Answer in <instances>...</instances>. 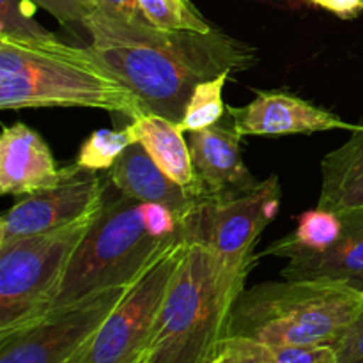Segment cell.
<instances>
[{
  "label": "cell",
  "mask_w": 363,
  "mask_h": 363,
  "mask_svg": "<svg viewBox=\"0 0 363 363\" xmlns=\"http://www.w3.org/2000/svg\"><path fill=\"white\" fill-rule=\"evenodd\" d=\"M106 184L94 170L62 167V177L50 188L23 195L0 220V243L53 233L91 218L105 202Z\"/></svg>",
  "instance_id": "30bf717a"
},
{
  "label": "cell",
  "mask_w": 363,
  "mask_h": 363,
  "mask_svg": "<svg viewBox=\"0 0 363 363\" xmlns=\"http://www.w3.org/2000/svg\"><path fill=\"white\" fill-rule=\"evenodd\" d=\"M344 229L339 241L323 254H294L287 259L282 279L332 280L363 286V211L340 215Z\"/></svg>",
  "instance_id": "9a60e30c"
},
{
  "label": "cell",
  "mask_w": 363,
  "mask_h": 363,
  "mask_svg": "<svg viewBox=\"0 0 363 363\" xmlns=\"http://www.w3.org/2000/svg\"><path fill=\"white\" fill-rule=\"evenodd\" d=\"M211 363H273L268 346L245 337H227Z\"/></svg>",
  "instance_id": "603a6c76"
},
{
  "label": "cell",
  "mask_w": 363,
  "mask_h": 363,
  "mask_svg": "<svg viewBox=\"0 0 363 363\" xmlns=\"http://www.w3.org/2000/svg\"><path fill=\"white\" fill-rule=\"evenodd\" d=\"M62 177V167L45 138L16 123L6 126L0 137V191L2 195H28L57 184Z\"/></svg>",
  "instance_id": "4fadbf2b"
},
{
  "label": "cell",
  "mask_w": 363,
  "mask_h": 363,
  "mask_svg": "<svg viewBox=\"0 0 363 363\" xmlns=\"http://www.w3.org/2000/svg\"><path fill=\"white\" fill-rule=\"evenodd\" d=\"M133 130L131 126L123 130H98L82 144L77 156V165L82 169L94 170H110L113 163L121 158L124 151L135 144Z\"/></svg>",
  "instance_id": "ffe728a7"
},
{
  "label": "cell",
  "mask_w": 363,
  "mask_h": 363,
  "mask_svg": "<svg viewBox=\"0 0 363 363\" xmlns=\"http://www.w3.org/2000/svg\"><path fill=\"white\" fill-rule=\"evenodd\" d=\"M179 236L156 240L145 230L140 201L121 191H105V202L78 243L46 314L103 291L130 286Z\"/></svg>",
  "instance_id": "5b68a950"
},
{
  "label": "cell",
  "mask_w": 363,
  "mask_h": 363,
  "mask_svg": "<svg viewBox=\"0 0 363 363\" xmlns=\"http://www.w3.org/2000/svg\"><path fill=\"white\" fill-rule=\"evenodd\" d=\"M43 7L55 14L60 21H84L98 7V0H38Z\"/></svg>",
  "instance_id": "484cf974"
},
{
  "label": "cell",
  "mask_w": 363,
  "mask_h": 363,
  "mask_svg": "<svg viewBox=\"0 0 363 363\" xmlns=\"http://www.w3.org/2000/svg\"><path fill=\"white\" fill-rule=\"evenodd\" d=\"M135 138L149 152L156 165L181 186L195 190V170L191 160L190 142L184 138L179 124L156 113H140L131 119Z\"/></svg>",
  "instance_id": "e0dca14e"
},
{
  "label": "cell",
  "mask_w": 363,
  "mask_h": 363,
  "mask_svg": "<svg viewBox=\"0 0 363 363\" xmlns=\"http://www.w3.org/2000/svg\"><path fill=\"white\" fill-rule=\"evenodd\" d=\"M106 179L121 194L140 202L165 204L179 216L197 201L194 190L177 184L156 165L140 142L131 144L112 169L106 170Z\"/></svg>",
  "instance_id": "5bb4252c"
},
{
  "label": "cell",
  "mask_w": 363,
  "mask_h": 363,
  "mask_svg": "<svg viewBox=\"0 0 363 363\" xmlns=\"http://www.w3.org/2000/svg\"><path fill=\"white\" fill-rule=\"evenodd\" d=\"M96 215L53 233L0 243V335L46 314Z\"/></svg>",
  "instance_id": "8992f818"
},
{
  "label": "cell",
  "mask_w": 363,
  "mask_h": 363,
  "mask_svg": "<svg viewBox=\"0 0 363 363\" xmlns=\"http://www.w3.org/2000/svg\"><path fill=\"white\" fill-rule=\"evenodd\" d=\"M362 289H363V286H362Z\"/></svg>",
  "instance_id": "f1b7e54d"
},
{
  "label": "cell",
  "mask_w": 363,
  "mask_h": 363,
  "mask_svg": "<svg viewBox=\"0 0 363 363\" xmlns=\"http://www.w3.org/2000/svg\"><path fill=\"white\" fill-rule=\"evenodd\" d=\"M229 77L230 73H222L213 80L201 82L194 89L186 110H184L183 121L179 123V128L184 133L206 130V128L215 126L223 119V113L227 108L222 94Z\"/></svg>",
  "instance_id": "d6986e66"
},
{
  "label": "cell",
  "mask_w": 363,
  "mask_h": 363,
  "mask_svg": "<svg viewBox=\"0 0 363 363\" xmlns=\"http://www.w3.org/2000/svg\"><path fill=\"white\" fill-rule=\"evenodd\" d=\"M227 116L241 137L248 135H294L315 133V131L350 130L357 124H350L335 113L282 91L257 92L254 101L248 105L229 106Z\"/></svg>",
  "instance_id": "8fae6325"
},
{
  "label": "cell",
  "mask_w": 363,
  "mask_h": 363,
  "mask_svg": "<svg viewBox=\"0 0 363 363\" xmlns=\"http://www.w3.org/2000/svg\"><path fill=\"white\" fill-rule=\"evenodd\" d=\"M344 229V220L339 213L330 209H308L298 220L294 233L280 238L264 255L289 259L294 254H323L339 241Z\"/></svg>",
  "instance_id": "ac0fdd59"
},
{
  "label": "cell",
  "mask_w": 363,
  "mask_h": 363,
  "mask_svg": "<svg viewBox=\"0 0 363 363\" xmlns=\"http://www.w3.org/2000/svg\"><path fill=\"white\" fill-rule=\"evenodd\" d=\"M55 38L38 23L25 0H0V39L16 43Z\"/></svg>",
  "instance_id": "7402d4cb"
},
{
  "label": "cell",
  "mask_w": 363,
  "mask_h": 363,
  "mask_svg": "<svg viewBox=\"0 0 363 363\" xmlns=\"http://www.w3.org/2000/svg\"><path fill=\"white\" fill-rule=\"evenodd\" d=\"M183 252L179 236L126 287L80 363H147L162 305Z\"/></svg>",
  "instance_id": "ba28073f"
},
{
  "label": "cell",
  "mask_w": 363,
  "mask_h": 363,
  "mask_svg": "<svg viewBox=\"0 0 363 363\" xmlns=\"http://www.w3.org/2000/svg\"><path fill=\"white\" fill-rule=\"evenodd\" d=\"M145 230L156 240H170L181 234V216L172 208L158 202H142Z\"/></svg>",
  "instance_id": "cb8c5ba5"
},
{
  "label": "cell",
  "mask_w": 363,
  "mask_h": 363,
  "mask_svg": "<svg viewBox=\"0 0 363 363\" xmlns=\"http://www.w3.org/2000/svg\"><path fill=\"white\" fill-rule=\"evenodd\" d=\"M98 6L126 18H144L138 0H98Z\"/></svg>",
  "instance_id": "83f0119b"
},
{
  "label": "cell",
  "mask_w": 363,
  "mask_h": 363,
  "mask_svg": "<svg viewBox=\"0 0 363 363\" xmlns=\"http://www.w3.org/2000/svg\"><path fill=\"white\" fill-rule=\"evenodd\" d=\"M195 170L197 199L223 197L252 190L257 184L241 156V135L229 117L188 135Z\"/></svg>",
  "instance_id": "7c38bea8"
},
{
  "label": "cell",
  "mask_w": 363,
  "mask_h": 363,
  "mask_svg": "<svg viewBox=\"0 0 363 363\" xmlns=\"http://www.w3.org/2000/svg\"><path fill=\"white\" fill-rule=\"evenodd\" d=\"M280 202L277 176L240 194L197 199L181 216V238L204 245L229 264L254 268L255 243L277 216Z\"/></svg>",
  "instance_id": "52a82bcc"
},
{
  "label": "cell",
  "mask_w": 363,
  "mask_h": 363,
  "mask_svg": "<svg viewBox=\"0 0 363 363\" xmlns=\"http://www.w3.org/2000/svg\"><path fill=\"white\" fill-rule=\"evenodd\" d=\"M318 208L339 215L363 211V124H357L340 147L323 158Z\"/></svg>",
  "instance_id": "2e32d148"
},
{
  "label": "cell",
  "mask_w": 363,
  "mask_h": 363,
  "mask_svg": "<svg viewBox=\"0 0 363 363\" xmlns=\"http://www.w3.org/2000/svg\"><path fill=\"white\" fill-rule=\"evenodd\" d=\"M144 18L165 30H190L208 34L211 25L201 16L190 0H138Z\"/></svg>",
  "instance_id": "44dd1931"
},
{
  "label": "cell",
  "mask_w": 363,
  "mask_h": 363,
  "mask_svg": "<svg viewBox=\"0 0 363 363\" xmlns=\"http://www.w3.org/2000/svg\"><path fill=\"white\" fill-rule=\"evenodd\" d=\"M337 363H363V311L347 326L335 346Z\"/></svg>",
  "instance_id": "d4e9b609"
},
{
  "label": "cell",
  "mask_w": 363,
  "mask_h": 363,
  "mask_svg": "<svg viewBox=\"0 0 363 363\" xmlns=\"http://www.w3.org/2000/svg\"><path fill=\"white\" fill-rule=\"evenodd\" d=\"M82 25L91 50L137 96L144 113L179 124L191 92L222 73L248 69L255 62L250 46L213 28L208 34L165 30L145 18H126L96 7Z\"/></svg>",
  "instance_id": "6da1fadb"
},
{
  "label": "cell",
  "mask_w": 363,
  "mask_h": 363,
  "mask_svg": "<svg viewBox=\"0 0 363 363\" xmlns=\"http://www.w3.org/2000/svg\"><path fill=\"white\" fill-rule=\"evenodd\" d=\"M167 291L147 363H211L229 337L234 305L252 268L186 241Z\"/></svg>",
  "instance_id": "3957f363"
},
{
  "label": "cell",
  "mask_w": 363,
  "mask_h": 363,
  "mask_svg": "<svg viewBox=\"0 0 363 363\" xmlns=\"http://www.w3.org/2000/svg\"><path fill=\"white\" fill-rule=\"evenodd\" d=\"M340 18H354L363 11V0H308Z\"/></svg>",
  "instance_id": "4316f807"
},
{
  "label": "cell",
  "mask_w": 363,
  "mask_h": 363,
  "mask_svg": "<svg viewBox=\"0 0 363 363\" xmlns=\"http://www.w3.org/2000/svg\"><path fill=\"white\" fill-rule=\"evenodd\" d=\"M363 311V289L332 280H280L245 289L229 337L269 346H335Z\"/></svg>",
  "instance_id": "277c9868"
},
{
  "label": "cell",
  "mask_w": 363,
  "mask_h": 363,
  "mask_svg": "<svg viewBox=\"0 0 363 363\" xmlns=\"http://www.w3.org/2000/svg\"><path fill=\"white\" fill-rule=\"evenodd\" d=\"M82 106L135 119L142 112L137 96L91 46L57 38L16 43L0 39V108Z\"/></svg>",
  "instance_id": "7a4b0ae2"
},
{
  "label": "cell",
  "mask_w": 363,
  "mask_h": 363,
  "mask_svg": "<svg viewBox=\"0 0 363 363\" xmlns=\"http://www.w3.org/2000/svg\"><path fill=\"white\" fill-rule=\"evenodd\" d=\"M126 287L103 291L0 335V363H80Z\"/></svg>",
  "instance_id": "9c48e42d"
}]
</instances>
